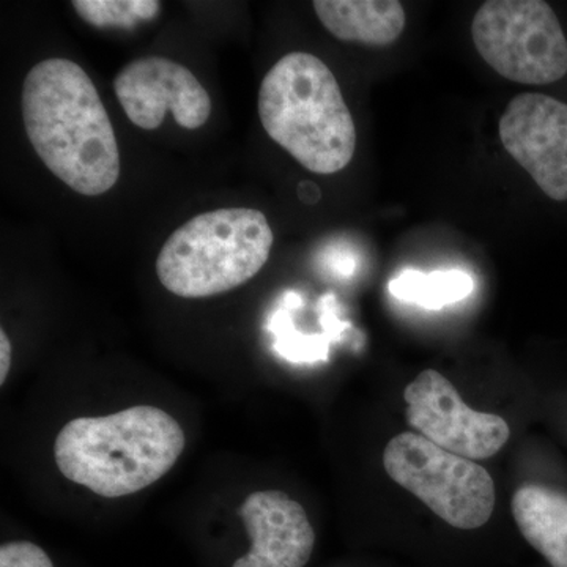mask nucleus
<instances>
[{"instance_id": "1", "label": "nucleus", "mask_w": 567, "mask_h": 567, "mask_svg": "<svg viewBox=\"0 0 567 567\" xmlns=\"http://www.w3.org/2000/svg\"><path fill=\"white\" fill-rule=\"evenodd\" d=\"M22 121L33 151L82 196H102L121 177V152L106 107L70 59L37 63L22 84Z\"/></svg>"}, {"instance_id": "11", "label": "nucleus", "mask_w": 567, "mask_h": 567, "mask_svg": "<svg viewBox=\"0 0 567 567\" xmlns=\"http://www.w3.org/2000/svg\"><path fill=\"white\" fill-rule=\"evenodd\" d=\"M317 18L342 41L388 47L405 29V10L395 0H316Z\"/></svg>"}, {"instance_id": "17", "label": "nucleus", "mask_w": 567, "mask_h": 567, "mask_svg": "<svg viewBox=\"0 0 567 567\" xmlns=\"http://www.w3.org/2000/svg\"><path fill=\"white\" fill-rule=\"evenodd\" d=\"M11 365V342L6 331H0V385L6 383Z\"/></svg>"}, {"instance_id": "12", "label": "nucleus", "mask_w": 567, "mask_h": 567, "mask_svg": "<svg viewBox=\"0 0 567 567\" xmlns=\"http://www.w3.org/2000/svg\"><path fill=\"white\" fill-rule=\"evenodd\" d=\"M513 516L522 536L551 567H567V496L543 486L518 488Z\"/></svg>"}, {"instance_id": "7", "label": "nucleus", "mask_w": 567, "mask_h": 567, "mask_svg": "<svg viewBox=\"0 0 567 567\" xmlns=\"http://www.w3.org/2000/svg\"><path fill=\"white\" fill-rule=\"evenodd\" d=\"M406 421L436 446L483 461L506 445L511 429L502 416L477 412L440 372H421L405 388Z\"/></svg>"}, {"instance_id": "5", "label": "nucleus", "mask_w": 567, "mask_h": 567, "mask_svg": "<svg viewBox=\"0 0 567 567\" xmlns=\"http://www.w3.org/2000/svg\"><path fill=\"white\" fill-rule=\"evenodd\" d=\"M383 464L395 484L451 527L481 528L494 513L495 484L487 470L423 435H395L385 447Z\"/></svg>"}, {"instance_id": "6", "label": "nucleus", "mask_w": 567, "mask_h": 567, "mask_svg": "<svg viewBox=\"0 0 567 567\" xmlns=\"http://www.w3.org/2000/svg\"><path fill=\"white\" fill-rule=\"evenodd\" d=\"M473 41L481 58L506 80L546 85L567 74V40L543 0H491L476 11Z\"/></svg>"}, {"instance_id": "13", "label": "nucleus", "mask_w": 567, "mask_h": 567, "mask_svg": "<svg viewBox=\"0 0 567 567\" xmlns=\"http://www.w3.org/2000/svg\"><path fill=\"white\" fill-rule=\"evenodd\" d=\"M388 290L395 300L436 311L468 298L475 290V279L457 268L432 274L410 268L391 279Z\"/></svg>"}, {"instance_id": "4", "label": "nucleus", "mask_w": 567, "mask_h": 567, "mask_svg": "<svg viewBox=\"0 0 567 567\" xmlns=\"http://www.w3.org/2000/svg\"><path fill=\"white\" fill-rule=\"evenodd\" d=\"M274 241L267 216L256 208L200 213L169 235L156 259V275L177 297H215L259 274Z\"/></svg>"}, {"instance_id": "10", "label": "nucleus", "mask_w": 567, "mask_h": 567, "mask_svg": "<svg viewBox=\"0 0 567 567\" xmlns=\"http://www.w3.org/2000/svg\"><path fill=\"white\" fill-rule=\"evenodd\" d=\"M249 547L229 567H306L316 532L305 507L281 491L254 492L238 509Z\"/></svg>"}, {"instance_id": "15", "label": "nucleus", "mask_w": 567, "mask_h": 567, "mask_svg": "<svg viewBox=\"0 0 567 567\" xmlns=\"http://www.w3.org/2000/svg\"><path fill=\"white\" fill-rule=\"evenodd\" d=\"M71 7L82 20L95 28L130 29L158 17L162 2L156 0H73Z\"/></svg>"}, {"instance_id": "14", "label": "nucleus", "mask_w": 567, "mask_h": 567, "mask_svg": "<svg viewBox=\"0 0 567 567\" xmlns=\"http://www.w3.org/2000/svg\"><path fill=\"white\" fill-rule=\"evenodd\" d=\"M300 303V295L287 292L275 315L270 317L268 328L275 334L274 349L290 363L324 361L330 352L331 342L336 341L328 333L305 334L295 330L292 311Z\"/></svg>"}, {"instance_id": "16", "label": "nucleus", "mask_w": 567, "mask_h": 567, "mask_svg": "<svg viewBox=\"0 0 567 567\" xmlns=\"http://www.w3.org/2000/svg\"><path fill=\"white\" fill-rule=\"evenodd\" d=\"M0 567H55L47 550L35 546H14L0 555Z\"/></svg>"}, {"instance_id": "8", "label": "nucleus", "mask_w": 567, "mask_h": 567, "mask_svg": "<svg viewBox=\"0 0 567 567\" xmlns=\"http://www.w3.org/2000/svg\"><path fill=\"white\" fill-rule=\"evenodd\" d=\"M114 91L126 117L142 130L158 128L166 112L186 130L210 118L212 100L192 70L166 58H142L118 71Z\"/></svg>"}, {"instance_id": "2", "label": "nucleus", "mask_w": 567, "mask_h": 567, "mask_svg": "<svg viewBox=\"0 0 567 567\" xmlns=\"http://www.w3.org/2000/svg\"><path fill=\"white\" fill-rule=\"evenodd\" d=\"M185 443L182 425L169 413L137 405L70 421L55 439L54 457L66 480L104 498H121L162 480Z\"/></svg>"}, {"instance_id": "9", "label": "nucleus", "mask_w": 567, "mask_h": 567, "mask_svg": "<svg viewBox=\"0 0 567 567\" xmlns=\"http://www.w3.org/2000/svg\"><path fill=\"white\" fill-rule=\"evenodd\" d=\"M499 140L507 153L550 199L567 200V104L522 93L499 118Z\"/></svg>"}, {"instance_id": "3", "label": "nucleus", "mask_w": 567, "mask_h": 567, "mask_svg": "<svg viewBox=\"0 0 567 567\" xmlns=\"http://www.w3.org/2000/svg\"><path fill=\"white\" fill-rule=\"evenodd\" d=\"M259 117L268 136L315 174L352 162L357 126L333 71L316 55L290 52L265 74Z\"/></svg>"}]
</instances>
